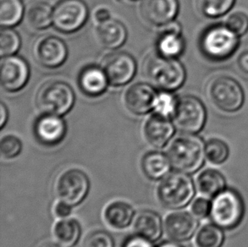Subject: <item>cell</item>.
Returning a JSON list of instances; mask_svg holds the SVG:
<instances>
[{
	"instance_id": "obj_26",
	"label": "cell",
	"mask_w": 248,
	"mask_h": 247,
	"mask_svg": "<svg viewBox=\"0 0 248 247\" xmlns=\"http://www.w3.org/2000/svg\"><path fill=\"white\" fill-rule=\"evenodd\" d=\"M54 235L58 243L66 247H75L82 235L81 223L73 217L61 219L54 224Z\"/></svg>"
},
{
	"instance_id": "obj_27",
	"label": "cell",
	"mask_w": 248,
	"mask_h": 247,
	"mask_svg": "<svg viewBox=\"0 0 248 247\" xmlns=\"http://www.w3.org/2000/svg\"><path fill=\"white\" fill-rule=\"evenodd\" d=\"M27 22L31 28L43 30L50 26L53 22V12L47 3L35 1L27 7Z\"/></svg>"
},
{
	"instance_id": "obj_6",
	"label": "cell",
	"mask_w": 248,
	"mask_h": 247,
	"mask_svg": "<svg viewBox=\"0 0 248 247\" xmlns=\"http://www.w3.org/2000/svg\"><path fill=\"white\" fill-rule=\"evenodd\" d=\"M207 92L212 104L225 113L237 112L245 102V93L242 85L229 76L214 77L208 82Z\"/></svg>"
},
{
	"instance_id": "obj_25",
	"label": "cell",
	"mask_w": 248,
	"mask_h": 247,
	"mask_svg": "<svg viewBox=\"0 0 248 247\" xmlns=\"http://www.w3.org/2000/svg\"><path fill=\"white\" fill-rule=\"evenodd\" d=\"M227 186L225 174L214 168L203 170L197 178V187L199 192L211 199Z\"/></svg>"
},
{
	"instance_id": "obj_1",
	"label": "cell",
	"mask_w": 248,
	"mask_h": 247,
	"mask_svg": "<svg viewBox=\"0 0 248 247\" xmlns=\"http://www.w3.org/2000/svg\"><path fill=\"white\" fill-rule=\"evenodd\" d=\"M205 142L193 134L180 135L171 142L168 156L174 170L195 174L204 166Z\"/></svg>"
},
{
	"instance_id": "obj_44",
	"label": "cell",
	"mask_w": 248,
	"mask_h": 247,
	"mask_svg": "<svg viewBox=\"0 0 248 247\" xmlns=\"http://www.w3.org/2000/svg\"><path fill=\"white\" fill-rule=\"evenodd\" d=\"M44 247H66L63 246V245L60 244V243H50V244L46 245Z\"/></svg>"
},
{
	"instance_id": "obj_14",
	"label": "cell",
	"mask_w": 248,
	"mask_h": 247,
	"mask_svg": "<svg viewBox=\"0 0 248 247\" xmlns=\"http://www.w3.org/2000/svg\"><path fill=\"white\" fill-rule=\"evenodd\" d=\"M29 66L27 62L18 56H6L1 63V84L8 92L22 89L29 79Z\"/></svg>"
},
{
	"instance_id": "obj_42",
	"label": "cell",
	"mask_w": 248,
	"mask_h": 247,
	"mask_svg": "<svg viewBox=\"0 0 248 247\" xmlns=\"http://www.w3.org/2000/svg\"><path fill=\"white\" fill-rule=\"evenodd\" d=\"M0 127L1 129H3L4 124H6L7 120H8V111H7L6 107L5 105L1 103L0 104Z\"/></svg>"
},
{
	"instance_id": "obj_36",
	"label": "cell",
	"mask_w": 248,
	"mask_h": 247,
	"mask_svg": "<svg viewBox=\"0 0 248 247\" xmlns=\"http://www.w3.org/2000/svg\"><path fill=\"white\" fill-rule=\"evenodd\" d=\"M225 25L239 37L244 36L248 31V15L242 11L235 12L229 16Z\"/></svg>"
},
{
	"instance_id": "obj_2",
	"label": "cell",
	"mask_w": 248,
	"mask_h": 247,
	"mask_svg": "<svg viewBox=\"0 0 248 247\" xmlns=\"http://www.w3.org/2000/svg\"><path fill=\"white\" fill-rule=\"evenodd\" d=\"M210 219L225 231H233L242 225L246 216V202L240 190L227 186L212 198Z\"/></svg>"
},
{
	"instance_id": "obj_11",
	"label": "cell",
	"mask_w": 248,
	"mask_h": 247,
	"mask_svg": "<svg viewBox=\"0 0 248 247\" xmlns=\"http://www.w3.org/2000/svg\"><path fill=\"white\" fill-rule=\"evenodd\" d=\"M165 231L171 240L186 242L194 237L200 226L198 217L187 211H174L165 217Z\"/></svg>"
},
{
	"instance_id": "obj_41",
	"label": "cell",
	"mask_w": 248,
	"mask_h": 247,
	"mask_svg": "<svg viewBox=\"0 0 248 247\" xmlns=\"http://www.w3.org/2000/svg\"><path fill=\"white\" fill-rule=\"evenodd\" d=\"M94 17L97 22L102 23L110 19V13H109V10L106 8H99L96 10V12L94 14Z\"/></svg>"
},
{
	"instance_id": "obj_7",
	"label": "cell",
	"mask_w": 248,
	"mask_h": 247,
	"mask_svg": "<svg viewBox=\"0 0 248 247\" xmlns=\"http://www.w3.org/2000/svg\"><path fill=\"white\" fill-rule=\"evenodd\" d=\"M36 102L44 114L62 116L71 110L74 104L75 94L67 84L51 80L39 88Z\"/></svg>"
},
{
	"instance_id": "obj_30",
	"label": "cell",
	"mask_w": 248,
	"mask_h": 247,
	"mask_svg": "<svg viewBox=\"0 0 248 247\" xmlns=\"http://www.w3.org/2000/svg\"><path fill=\"white\" fill-rule=\"evenodd\" d=\"M236 0H196L198 11L207 18L217 19L231 11Z\"/></svg>"
},
{
	"instance_id": "obj_22",
	"label": "cell",
	"mask_w": 248,
	"mask_h": 247,
	"mask_svg": "<svg viewBox=\"0 0 248 247\" xmlns=\"http://www.w3.org/2000/svg\"><path fill=\"white\" fill-rule=\"evenodd\" d=\"M184 48L180 24L173 20L164 26L158 43V53L166 57L176 58L183 53Z\"/></svg>"
},
{
	"instance_id": "obj_19",
	"label": "cell",
	"mask_w": 248,
	"mask_h": 247,
	"mask_svg": "<svg viewBox=\"0 0 248 247\" xmlns=\"http://www.w3.org/2000/svg\"><path fill=\"white\" fill-rule=\"evenodd\" d=\"M133 229L136 234L157 242L163 236L165 224L161 216L157 212L145 209L135 217Z\"/></svg>"
},
{
	"instance_id": "obj_4",
	"label": "cell",
	"mask_w": 248,
	"mask_h": 247,
	"mask_svg": "<svg viewBox=\"0 0 248 247\" xmlns=\"http://www.w3.org/2000/svg\"><path fill=\"white\" fill-rule=\"evenodd\" d=\"M145 76L155 86L165 91L176 90L184 84L186 74L185 67L176 58L153 53L143 63Z\"/></svg>"
},
{
	"instance_id": "obj_9",
	"label": "cell",
	"mask_w": 248,
	"mask_h": 247,
	"mask_svg": "<svg viewBox=\"0 0 248 247\" xmlns=\"http://www.w3.org/2000/svg\"><path fill=\"white\" fill-rule=\"evenodd\" d=\"M172 118L180 131L195 135L203 129L207 121V110L198 97L184 96L178 99Z\"/></svg>"
},
{
	"instance_id": "obj_35",
	"label": "cell",
	"mask_w": 248,
	"mask_h": 247,
	"mask_svg": "<svg viewBox=\"0 0 248 247\" xmlns=\"http://www.w3.org/2000/svg\"><path fill=\"white\" fill-rule=\"evenodd\" d=\"M113 235L108 231L97 230L87 234L83 241V247H114Z\"/></svg>"
},
{
	"instance_id": "obj_3",
	"label": "cell",
	"mask_w": 248,
	"mask_h": 247,
	"mask_svg": "<svg viewBox=\"0 0 248 247\" xmlns=\"http://www.w3.org/2000/svg\"><path fill=\"white\" fill-rule=\"evenodd\" d=\"M197 188L190 174L174 170L170 172L158 183L156 195L163 207L170 210H181L194 200Z\"/></svg>"
},
{
	"instance_id": "obj_33",
	"label": "cell",
	"mask_w": 248,
	"mask_h": 247,
	"mask_svg": "<svg viewBox=\"0 0 248 247\" xmlns=\"http://www.w3.org/2000/svg\"><path fill=\"white\" fill-rule=\"evenodd\" d=\"M23 149L22 141L13 135L3 137L0 141L1 157L6 160H13L19 157Z\"/></svg>"
},
{
	"instance_id": "obj_20",
	"label": "cell",
	"mask_w": 248,
	"mask_h": 247,
	"mask_svg": "<svg viewBox=\"0 0 248 247\" xmlns=\"http://www.w3.org/2000/svg\"><path fill=\"white\" fill-rule=\"evenodd\" d=\"M136 217V210L131 204L123 201H114L104 210V218L109 227L122 231L130 227Z\"/></svg>"
},
{
	"instance_id": "obj_13",
	"label": "cell",
	"mask_w": 248,
	"mask_h": 247,
	"mask_svg": "<svg viewBox=\"0 0 248 247\" xmlns=\"http://www.w3.org/2000/svg\"><path fill=\"white\" fill-rule=\"evenodd\" d=\"M68 50L63 41L58 37L45 36L37 39L34 56L38 63L47 68L61 66L67 58Z\"/></svg>"
},
{
	"instance_id": "obj_43",
	"label": "cell",
	"mask_w": 248,
	"mask_h": 247,
	"mask_svg": "<svg viewBox=\"0 0 248 247\" xmlns=\"http://www.w3.org/2000/svg\"><path fill=\"white\" fill-rule=\"evenodd\" d=\"M157 247H185L183 245L181 244L179 241H174V240H165L160 242L157 246Z\"/></svg>"
},
{
	"instance_id": "obj_37",
	"label": "cell",
	"mask_w": 248,
	"mask_h": 247,
	"mask_svg": "<svg viewBox=\"0 0 248 247\" xmlns=\"http://www.w3.org/2000/svg\"><path fill=\"white\" fill-rule=\"evenodd\" d=\"M212 209V200L209 197H197L191 202V212L200 219L210 217Z\"/></svg>"
},
{
	"instance_id": "obj_24",
	"label": "cell",
	"mask_w": 248,
	"mask_h": 247,
	"mask_svg": "<svg viewBox=\"0 0 248 247\" xmlns=\"http://www.w3.org/2000/svg\"><path fill=\"white\" fill-rule=\"evenodd\" d=\"M97 32L102 45L110 49L122 46L127 37L125 27L120 21L112 19L99 23Z\"/></svg>"
},
{
	"instance_id": "obj_39",
	"label": "cell",
	"mask_w": 248,
	"mask_h": 247,
	"mask_svg": "<svg viewBox=\"0 0 248 247\" xmlns=\"http://www.w3.org/2000/svg\"><path fill=\"white\" fill-rule=\"evenodd\" d=\"M73 207L63 201H59L54 207V214L58 218L63 219L71 217Z\"/></svg>"
},
{
	"instance_id": "obj_23",
	"label": "cell",
	"mask_w": 248,
	"mask_h": 247,
	"mask_svg": "<svg viewBox=\"0 0 248 247\" xmlns=\"http://www.w3.org/2000/svg\"><path fill=\"white\" fill-rule=\"evenodd\" d=\"M104 70L96 66L85 68L79 77V85L84 93L96 97L104 93L108 84Z\"/></svg>"
},
{
	"instance_id": "obj_38",
	"label": "cell",
	"mask_w": 248,
	"mask_h": 247,
	"mask_svg": "<svg viewBox=\"0 0 248 247\" xmlns=\"http://www.w3.org/2000/svg\"><path fill=\"white\" fill-rule=\"evenodd\" d=\"M154 241L135 233L124 239L121 247H157Z\"/></svg>"
},
{
	"instance_id": "obj_40",
	"label": "cell",
	"mask_w": 248,
	"mask_h": 247,
	"mask_svg": "<svg viewBox=\"0 0 248 247\" xmlns=\"http://www.w3.org/2000/svg\"><path fill=\"white\" fill-rule=\"evenodd\" d=\"M237 67L241 72L248 75V50L242 52L237 58Z\"/></svg>"
},
{
	"instance_id": "obj_5",
	"label": "cell",
	"mask_w": 248,
	"mask_h": 247,
	"mask_svg": "<svg viewBox=\"0 0 248 247\" xmlns=\"http://www.w3.org/2000/svg\"><path fill=\"white\" fill-rule=\"evenodd\" d=\"M240 37L226 25L216 24L202 33L199 47L206 59L213 62H223L232 58L238 49Z\"/></svg>"
},
{
	"instance_id": "obj_18",
	"label": "cell",
	"mask_w": 248,
	"mask_h": 247,
	"mask_svg": "<svg viewBox=\"0 0 248 247\" xmlns=\"http://www.w3.org/2000/svg\"><path fill=\"white\" fill-rule=\"evenodd\" d=\"M174 134L173 124L167 117L156 114L145 124L144 137L149 145L155 148H164Z\"/></svg>"
},
{
	"instance_id": "obj_31",
	"label": "cell",
	"mask_w": 248,
	"mask_h": 247,
	"mask_svg": "<svg viewBox=\"0 0 248 247\" xmlns=\"http://www.w3.org/2000/svg\"><path fill=\"white\" fill-rule=\"evenodd\" d=\"M206 158L214 165H222L227 162L231 156V149L225 140L211 138L205 144Z\"/></svg>"
},
{
	"instance_id": "obj_28",
	"label": "cell",
	"mask_w": 248,
	"mask_h": 247,
	"mask_svg": "<svg viewBox=\"0 0 248 247\" xmlns=\"http://www.w3.org/2000/svg\"><path fill=\"white\" fill-rule=\"evenodd\" d=\"M225 231L213 222L205 224L195 235V245L197 247H223L225 242Z\"/></svg>"
},
{
	"instance_id": "obj_16",
	"label": "cell",
	"mask_w": 248,
	"mask_h": 247,
	"mask_svg": "<svg viewBox=\"0 0 248 247\" xmlns=\"http://www.w3.org/2000/svg\"><path fill=\"white\" fill-rule=\"evenodd\" d=\"M178 0H141L140 12L148 23L164 27L177 15Z\"/></svg>"
},
{
	"instance_id": "obj_10",
	"label": "cell",
	"mask_w": 248,
	"mask_h": 247,
	"mask_svg": "<svg viewBox=\"0 0 248 247\" xmlns=\"http://www.w3.org/2000/svg\"><path fill=\"white\" fill-rule=\"evenodd\" d=\"M88 9L82 0H61L53 11L54 27L64 33L79 30L87 21Z\"/></svg>"
},
{
	"instance_id": "obj_21",
	"label": "cell",
	"mask_w": 248,
	"mask_h": 247,
	"mask_svg": "<svg viewBox=\"0 0 248 247\" xmlns=\"http://www.w3.org/2000/svg\"><path fill=\"white\" fill-rule=\"evenodd\" d=\"M141 170L145 177L152 181H160L171 170L168 154L159 151H149L142 156Z\"/></svg>"
},
{
	"instance_id": "obj_34",
	"label": "cell",
	"mask_w": 248,
	"mask_h": 247,
	"mask_svg": "<svg viewBox=\"0 0 248 247\" xmlns=\"http://www.w3.org/2000/svg\"><path fill=\"white\" fill-rule=\"evenodd\" d=\"M177 101L174 95L169 93V91H165L163 93L157 94L154 107L156 111V114H160L162 116L167 118L169 116H172L175 110Z\"/></svg>"
},
{
	"instance_id": "obj_12",
	"label": "cell",
	"mask_w": 248,
	"mask_h": 247,
	"mask_svg": "<svg viewBox=\"0 0 248 247\" xmlns=\"http://www.w3.org/2000/svg\"><path fill=\"white\" fill-rule=\"evenodd\" d=\"M103 70L109 83L123 86L134 77L137 70L136 61L126 53H113L104 59Z\"/></svg>"
},
{
	"instance_id": "obj_15",
	"label": "cell",
	"mask_w": 248,
	"mask_h": 247,
	"mask_svg": "<svg viewBox=\"0 0 248 247\" xmlns=\"http://www.w3.org/2000/svg\"><path fill=\"white\" fill-rule=\"evenodd\" d=\"M34 133L37 141L44 147H56L66 135V124L61 116L45 114L35 124Z\"/></svg>"
},
{
	"instance_id": "obj_29",
	"label": "cell",
	"mask_w": 248,
	"mask_h": 247,
	"mask_svg": "<svg viewBox=\"0 0 248 247\" xmlns=\"http://www.w3.org/2000/svg\"><path fill=\"white\" fill-rule=\"evenodd\" d=\"M24 7L20 0H0V25L3 27L16 26L23 16Z\"/></svg>"
},
{
	"instance_id": "obj_17",
	"label": "cell",
	"mask_w": 248,
	"mask_h": 247,
	"mask_svg": "<svg viewBox=\"0 0 248 247\" xmlns=\"http://www.w3.org/2000/svg\"><path fill=\"white\" fill-rule=\"evenodd\" d=\"M157 93L148 84L138 83L131 86L124 96V104L131 113L138 115L147 114L155 107Z\"/></svg>"
},
{
	"instance_id": "obj_32",
	"label": "cell",
	"mask_w": 248,
	"mask_h": 247,
	"mask_svg": "<svg viewBox=\"0 0 248 247\" xmlns=\"http://www.w3.org/2000/svg\"><path fill=\"white\" fill-rule=\"evenodd\" d=\"M20 38L16 31L10 27L3 28L0 31V54L2 57L11 56L19 50Z\"/></svg>"
},
{
	"instance_id": "obj_8",
	"label": "cell",
	"mask_w": 248,
	"mask_h": 247,
	"mask_svg": "<svg viewBox=\"0 0 248 247\" xmlns=\"http://www.w3.org/2000/svg\"><path fill=\"white\" fill-rule=\"evenodd\" d=\"M91 190L90 178L82 170L72 168L58 177L55 192L58 198L76 207L83 203Z\"/></svg>"
}]
</instances>
